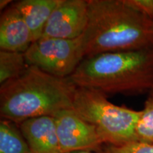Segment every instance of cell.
I'll return each mask as SVG.
<instances>
[{"instance_id": "52a82bcc", "label": "cell", "mask_w": 153, "mask_h": 153, "mask_svg": "<svg viewBox=\"0 0 153 153\" xmlns=\"http://www.w3.org/2000/svg\"><path fill=\"white\" fill-rule=\"evenodd\" d=\"M87 23V0H60L48 21L42 37L74 39L82 36Z\"/></svg>"}, {"instance_id": "5b68a950", "label": "cell", "mask_w": 153, "mask_h": 153, "mask_svg": "<svg viewBox=\"0 0 153 153\" xmlns=\"http://www.w3.org/2000/svg\"><path fill=\"white\" fill-rule=\"evenodd\" d=\"M28 66L58 77L71 76L85 59L82 36L74 39L42 37L24 53Z\"/></svg>"}, {"instance_id": "ba28073f", "label": "cell", "mask_w": 153, "mask_h": 153, "mask_svg": "<svg viewBox=\"0 0 153 153\" xmlns=\"http://www.w3.org/2000/svg\"><path fill=\"white\" fill-rule=\"evenodd\" d=\"M33 42L31 32L24 17L12 3L0 18L1 51L25 53Z\"/></svg>"}, {"instance_id": "8fae6325", "label": "cell", "mask_w": 153, "mask_h": 153, "mask_svg": "<svg viewBox=\"0 0 153 153\" xmlns=\"http://www.w3.org/2000/svg\"><path fill=\"white\" fill-rule=\"evenodd\" d=\"M16 124L7 119L0 121V153H30L26 139Z\"/></svg>"}, {"instance_id": "5bb4252c", "label": "cell", "mask_w": 153, "mask_h": 153, "mask_svg": "<svg viewBox=\"0 0 153 153\" xmlns=\"http://www.w3.org/2000/svg\"><path fill=\"white\" fill-rule=\"evenodd\" d=\"M100 153H153V143L133 141L120 145H103Z\"/></svg>"}, {"instance_id": "277c9868", "label": "cell", "mask_w": 153, "mask_h": 153, "mask_svg": "<svg viewBox=\"0 0 153 153\" xmlns=\"http://www.w3.org/2000/svg\"><path fill=\"white\" fill-rule=\"evenodd\" d=\"M72 109L97 129L103 143L120 145L137 141L136 127L142 111L116 106L98 91L76 87Z\"/></svg>"}, {"instance_id": "6da1fadb", "label": "cell", "mask_w": 153, "mask_h": 153, "mask_svg": "<svg viewBox=\"0 0 153 153\" xmlns=\"http://www.w3.org/2000/svg\"><path fill=\"white\" fill-rule=\"evenodd\" d=\"M82 34L85 58L106 53L153 48V21L125 0H87Z\"/></svg>"}, {"instance_id": "9c48e42d", "label": "cell", "mask_w": 153, "mask_h": 153, "mask_svg": "<svg viewBox=\"0 0 153 153\" xmlns=\"http://www.w3.org/2000/svg\"><path fill=\"white\" fill-rule=\"evenodd\" d=\"M19 128L30 153H62L53 116H41L25 120Z\"/></svg>"}, {"instance_id": "4fadbf2b", "label": "cell", "mask_w": 153, "mask_h": 153, "mask_svg": "<svg viewBox=\"0 0 153 153\" xmlns=\"http://www.w3.org/2000/svg\"><path fill=\"white\" fill-rule=\"evenodd\" d=\"M136 135L138 141L153 143V90L145 103L136 127Z\"/></svg>"}, {"instance_id": "e0dca14e", "label": "cell", "mask_w": 153, "mask_h": 153, "mask_svg": "<svg viewBox=\"0 0 153 153\" xmlns=\"http://www.w3.org/2000/svg\"><path fill=\"white\" fill-rule=\"evenodd\" d=\"M70 153H97L93 151H88V150H82V151H76V152H70Z\"/></svg>"}, {"instance_id": "3957f363", "label": "cell", "mask_w": 153, "mask_h": 153, "mask_svg": "<svg viewBox=\"0 0 153 153\" xmlns=\"http://www.w3.org/2000/svg\"><path fill=\"white\" fill-rule=\"evenodd\" d=\"M69 79L76 87L107 94L153 90V48L101 53L85 58Z\"/></svg>"}, {"instance_id": "9a60e30c", "label": "cell", "mask_w": 153, "mask_h": 153, "mask_svg": "<svg viewBox=\"0 0 153 153\" xmlns=\"http://www.w3.org/2000/svg\"><path fill=\"white\" fill-rule=\"evenodd\" d=\"M128 4L153 21V0H125Z\"/></svg>"}, {"instance_id": "30bf717a", "label": "cell", "mask_w": 153, "mask_h": 153, "mask_svg": "<svg viewBox=\"0 0 153 153\" xmlns=\"http://www.w3.org/2000/svg\"><path fill=\"white\" fill-rule=\"evenodd\" d=\"M60 0H22L14 3L31 32L33 42L43 36L48 21Z\"/></svg>"}, {"instance_id": "2e32d148", "label": "cell", "mask_w": 153, "mask_h": 153, "mask_svg": "<svg viewBox=\"0 0 153 153\" xmlns=\"http://www.w3.org/2000/svg\"><path fill=\"white\" fill-rule=\"evenodd\" d=\"M13 1L11 0H1L0 1V9L1 11L5 10L6 9L9 7V4H11Z\"/></svg>"}, {"instance_id": "8992f818", "label": "cell", "mask_w": 153, "mask_h": 153, "mask_svg": "<svg viewBox=\"0 0 153 153\" xmlns=\"http://www.w3.org/2000/svg\"><path fill=\"white\" fill-rule=\"evenodd\" d=\"M53 118L61 152L88 150L100 153L104 143L97 129L72 108L59 111Z\"/></svg>"}, {"instance_id": "7c38bea8", "label": "cell", "mask_w": 153, "mask_h": 153, "mask_svg": "<svg viewBox=\"0 0 153 153\" xmlns=\"http://www.w3.org/2000/svg\"><path fill=\"white\" fill-rule=\"evenodd\" d=\"M28 65L24 53L0 51V84L18 78L27 70Z\"/></svg>"}, {"instance_id": "7a4b0ae2", "label": "cell", "mask_w": 153, "mask_h": 153, "mask_svg": "<svg viewBox=\"0 0 153 153\" xmlns=\"http://www.w3.org/2000/svg\"><path fill=\"white\" fill-rule=\"evenodd\" d=\"M76 89L68 77L29 66L19 77L1 85V117L19 125L31 118L53 117L59 111L72 108Z\"/></svg>"}]
</instances>
